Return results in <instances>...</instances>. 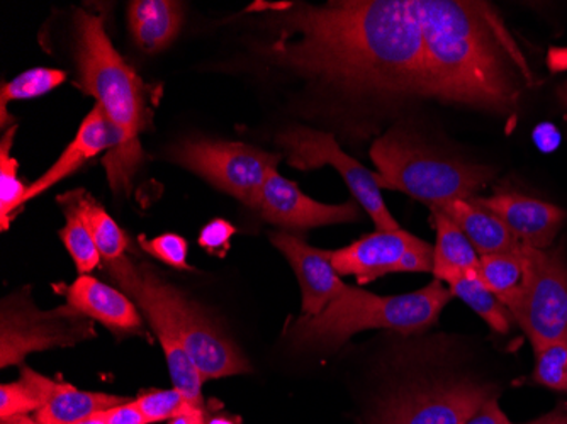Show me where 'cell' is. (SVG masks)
Listing matches in <instances>:
<instances>
[{"mask_svg":"<svg viewBox=\"0 0 567 424\" xmlns=\"http://www.w3.org/2000/svg\"><path fill=\"white\" fill-rule=\"evenodd\" d=\"M260 6L272 12L267 55L274 65L350 101L425 99L415 0Z\"/></svg>","mask_w":567,"mask_h":424,"instance_id":"cell-1","label":"cell"},{"mask_svg":"<svg viewBox=\"0 0 567 424\" xmlns=\"http://www.w3.org/2000/svg\"><path fill=\"white\" fill-rule=\"evenodd\" d=\"M423 33L425 99L513 114L525 82V56L495 9L467 0H415Z\"/></svg>","mask_w":567,"mask_h":424,"instance_id":"cell-2","label":"cell"},{"mask_svg":"<svg viewBox=\"0 0 567 424\" xmlns=\"http://www.w3.org/2000/svg\"><path fill=\"white\" fill-rule=\"evenodd\" d=\"M73 48L79 87L97 99L120 138L116 148L104 158L110 187L114 196H127L145 161L140 135L148 130L152 120L148 85L117 53L99 15L76 12Z\"/></svg>","mask_w":567,"mask_h":424,"instance_id":"cell-3","label":"cell"},{"mask_svg":"<svg viewBox=\"0 0 567 424\" xmlns=\"http://www.w3.org/2000/svg\"><path fill=\"white\" fill-rule=\"evenodd\" d=\"M451 299V290L441 280L403 296H375L349 286L320 314L295 321L289 337L299 349L331 350L360 331L419 333L436 323Z\"/></svg>","mask_w":567,"mask_h":424,"instance_id":"cell-4","label":"cell"},{"mask_svg":"<svg viewBox=\"0 0 567 424\" xmlns=\"http://www.w3.org/2000/svg\"><path fill=\"white\" fill-rule=\"evenodd\" d=\"M371 158L382 189L401 190L430 209L451 200H471L495 177L492 168L436 155L404 131H390L374 142Z\"/></svg>","mask_w":567,"mask_h":424,"instance_id":"cell-5","label":"cell"},{"mask_svg":"<svg viewBox=\"0 0 567 424\" xmlns=\"http://www.w3.org/2000/svg\"><path fill=\"white\" fill-rule=\"evenodd\" d=\"M136 272L143 286L164 306L203 381L251 372L250 363L234 341L183 290L162 279L150 265L136 263Z\"/></svg>","mask_w":567,"mask_h":424,"instance_id":"cell-6","label":"cell"},{"mask_svg":"<svg viewBox=\"0 0 567 424\" xmlns=\"http://www.w3.org/2000/svg\"><path fill=\"white\" fill-rule=\"evenodd\" d=\"M171 158L257 210L264 184L270 172L277 170L282 153L245 143L187 139L172 148Z\"/></svg>","mask_w":567,"mask_h":424,"instance_id":"cell-7","label":"cell"},{"mask_svg":"<svg viewBox=\"0 0 567 424\" xmlns=\"http://www.w3.org/2000/svg\"><path fill=\"white\" fill-rule=\"evenodd\" d=\"M0 365L22 362L25 355L56 347H73L95 337L94 321L70 304L53 311L34 308L28 290L4 299L0 320Z\"/></svg>","mask_w":567,"mask_h":424,"instance_id":"cell-8","label":"cell"},{"mask_svg":"<svg viewBox=\"0 0 567 424\" xmlns=\"http://www.w3.org/2000/svg\"><path fill=\"white\" fill-rule=\"evenodd\" d=\"M279 145L288 164L299 170H315L324 165L337 168L359 206L364 207L375 223L378 231L400 229L382 199L381 175L347 155L331 133L305 126L289 127L279 136Z\"/></svg>","mask_w":567,"mask_h":424,"instance_id":"cell-9","label":"cell"},{"mask_svg":"<svg viewBox=\"0 0 567 424\" xmlns=\"http://www.w3.org/2000/svg\"><path fill=\"white\" fill-rule=\"evenodd\" d=\"M498 389L473 381L411 389L384 401L369 424H464Z\"/></svg>","mask_w":567,"mask_h":424,"instance_id":"cell-10","label":"cell"},{"mask_svg":"<svg viewBox=\"0 0 567 424\" xmlns=\"http://www.w3.org/2000/svg\"><path fill=\"white\" fill-rule=\"evenodd\" d=\"M513 320L534 350L567 337V258L564 244L535 254L530 286Z\"/></svg>","mask_w":567,"mask_h":424,"instance_id":"cell-11","label":"cell"},{"mask_svg":"<svg viewBox=\"0 0 567 424\" xmlns=\"http://www.w3.org/2000/svg\"><path fill=\"white\" fill-rule=\"evenodd\" d=\"M330 260L340 276L369 283L388 273L432 272L433 248L403 229L375 231L349 247L331 250Z\"/></svg>","mask_w":567,"mask_h":424,"instance_id":"cell-12","label":"cell"},{"mask_svg":"<svg viewBox=\"0 0 567 424\" xmlns=\"http://www.w3.org/2000/svg\"><path fill=\"white\" fill-rule=\"evenodd\" d=\"M104 270L120 286L124 294L132 299L142 309L143 314L146 316V321H148L150 327L157 334L162 349H164L174 387L183 391L196 406H204V381L200 379L194 363L190 362L183 341L178 338L177 330H175L174 323L168 318L164 306L155 299V296L140 280L135 261L130 260L127 257L104 261Z\"/></svg>","mask_w":567,"mask_h":424,"instance_id":"cell-13","label":"cell"},{"mask_svg":"<svg viewBox=\"0 0 567 424\" xmlns=\"http://www.w3.org/2000/svg\"><path fill=\"white\" fill-rule=\"evenodd\" d=\"M260 215L286 229H309L320 226L343 225L360 218L359 203L347 200L339 206L321 204L305 196L295 182L272 170L264 184L259 204Z\"/></svg>","mask_w":567,"mask_h":424,"instance_id":"cell-14","label":"cell"},{"mask_svg":"<svg viewBox=\"0 0 567 424\" xmlns=\"http://www.w3.org/2000/svg\"><path fill=\"white\" fill-rule=\"evenodd\" d=\"M274 247L288 258L302 290V312L318 316L330 302L342 296L347 283L340 279L330 260V251L318 250L291 232L270 235Z\"/></svg>","mask_w":567,"mask_h":424,"instance_id":"cell-15","label":"cell"},{"mask_svg":"<svg viewBox=\"0 0 567 424\" xmlns=\"http://www.w3.org/2000/svg\"><path fill=\"white\" fill-rule=\"evenodd\" d=\"M471 203L498 216L522 245L549 250L566 221V213L554 204L522 194L473 197Z\"/></svg>","mask_w":567,"mask_h":424,"instance_id":"cell-16","label":"cell"},{"mask_svg":"<svg viewBox=\"0 0 567 424\" xmlns=\"http://www.w3.org/2000/svg\"><path fill=\"white\" fill-rule=\"evenodd\" d=\"M66 304L82 314L106 327L111 333L142 334L143 320L138 306L124 294L91 276H81L70 287L63 289Z\"/></svg>","mask_w":567,"mask_h":424,"instance_id":"cell-17","label":"cell"},{"mask_svg":"<svg viewBox=\"0 0 567 424\" xmlns=\"http://www.w3.org/2000/svg\"><path fill=\"white\" fill-rule=\"evenodd\" d=\"M117 143H120V138H117L116 130L107 120L101 105H95L76 131L73 142L63 149L59 161L51 165L47 174L41 175L34 184L30 185L28 200L41 196L44 190L50 189L53 185L62 182L63 178L72 175L73 172L84 167L99 153L106 152V149L113 152Z\"/></svg>","mask_w":567,"mask_h":424,"instance_id":"cell-18","label":"cell"},{"mask_svg":"<svg viewBox=\"0 0 567 424\" xmlns=\"http://www.w3.org/2000/svg\"><path fill=\"white\" fill-rule=\"evenodd\" d=\"M535 254V248L520 244L515 250L480 258L477 277L508 308L512 316L517 314L527 294Z\"/></svg>","mask_w":567,"mask_h":424,"instance_id":"cell-19","label":"cell"},{"mask_svg":"<svg viewBox=\"0 0 567 424\" xmlns=\"http://www.w3.org/2000/svg\"><path fill=\"white\" fill-rule=\"evenodd\" d=\"M183 18V6L172 0H135L127 8L133 40L146 53L171 46L181 31Z\"/></svg>","mask_w":567,"mask_h":424,"instance_id":"cell-20","label":"cell"},{"mask_svg":"<svg viewBox=\"0 0 567 424\" xmlns=\"http://www.w3.org/2000/svg\"><path fill=\"white\" fill-rule=\"evenodd\" d=\"M467 236L480 257L515 250L520 241L506 228L505 223L487 209L471 200H451L439 207Z\"/></svg>","mask_w":567,"mask_h":424,"instance_id":"cell-21","label":"cell"},{"mask_svg":"<svg viewBox=\"0 0 567 424\" xmlns=\"http://www.w3.org/2000/svg\"><path fill=\"white\" fill-rule=\"evenodd\" d=\"M432 218L436 229L432 269L435 280L451 286L462 277L477 272L481 257L473 244L467 240V236L439 207H433Z\"/></svg>","mask_w":567,"mask_h":424,"instance_id":"cell-22","label":"cell"},{"mask_svg":"<svg viewBox=\"0 0 567 424\" xmlns=\"http://www.w3.org/2000/svg\"><path fill=\"white\" fill-rule=\"evenodd\" d=\"M124 401H127L126 397L120 395L79 391L66 382H55L50 397L34 420L41 424H75L76 421L104 413Z\"/></svg>","mask_w":567,"mask_h":424,"instance_id":"cell-23","label":"cell"},{"mask_svg":"<svg viewBox=\"0 0 567 424\" xmlns=\"http://www.w3.org/2000/svg\"><path fill=\"white\" fill-rule=\"evenodd\" d=\"M59 203L72 207L81 216L92 240L97 245L102 260L113 261L124 257V251L130 247V238L97 200L92 199L85 190L79 189L59 197Z\"/></svg>","mask_w":567,"mask_h":424,"instance_id":"cell-24","label":"cell"},{"mask_svg":"<svg viewBox=\"0 0 567 424\" xmlns=\"http://www.w3.org/2000/svg\"><path fill=\"white\" fill-rule=\"evenodd\" d=\"M51 379L22 366L21 379L0 387V417L2 421L38 413L47 403Z\"/></svg>","mask_w":567,"mask_h":424,"instance_id":"cell-25","label":"cell"},{"mask_svg":"<svg viewBox=\"0 0 567 424\" xmlns=\"http://www.w3.org/2000/svg\"><path fill=\"white\" fill-rule=\"evenodd\" d=\"M449 290H451L452 296L466 302L493 331L502 334L508 333L513 321H515L512 312L493 294L492 290L481 282L477 272L462 277L457 282L451 283Z\"/></svg>","mask_w":567,"mask_h":424,"instance_id":"cell-26","label":"cell"},{"mask_svg":"<svg viewBox=\"0 0 567 424\" xmlns=\"http://www.w3.org/2000/svg\"><path fill=\"white\" fill-rule=\"evenodd\" d=\"M16 126L6 131L4 138L0 142V223L2 231H8L16 210L28 203L30 187L22 184L18 177L19 164L11 156L12 143H14Z\"/></svg>","mask_w":567,"mask_h":424,"instance_id":"cell-27","label":"cell"},{"mask_svg":"<svg viewBox=\"0 0 567 424\" xmlns=\"http://www.w3.org/2000/svg\"><path fill=\"white\" fill-rule=\"evenodd\" d=\"M66 81V73L56 69H33L16 76L9 84H2L0 89V116L2 127L9 130L8 104L14 101H28V99L40 97Z\"/></svg>","mask_w":567,"mask_h":424,"instance_id":"cell-28","label":"cell"},{"mask_svg":"<svg viewBox=\"0 0 567 424\" xmlns=\"http://www.w3.org/2000/svg\"><path fill=\"white\" fill-rule=\"evenodd\" d=\"M62 209L65 213L66 225L60 231V238L69 250L70 257L75 261L76 270L82 276H87L95 267H99L102 260L97 245L92 240L91 232L85 228L81 216L76 215L72 207L62 206Z\"/></svg>","mask_w":567,"mask_h":424,"instance_id":"cell-29","label":"cell"},{"mask_svg":"<svg viewBox=\"0 0 567 424\" xmlns=\"http://www.w3.org/2000/svg\"><path fill=\"white\" fill-rule=\"evenodd\" d=\"M534 381L550 391L567 392V337L535 352Z\"/></svg>","mask_w":567,"mask_h":424,"instance_id":"cell-30","label":"cell"},{"mask_svg":"<svg viewBox=\"0 0 567 424\" xmlns=\"http://www.w3.org/2000/svg\"><path fill=\"white\" fill-rule=\"evenodd\" d=\"M135 403L148 424L172 420L194 404L183 391L175 387L167 389V391L153 389V391L143 392L136 397Z\"/></svg>","mask_w":567,"mask_h":424,"instance_id":"cell-31","label":"cell"},{"mask_svg":"<svg viewBox=\"0 0 567 424\" xmlns=\"http://www.w3.org/2000/svg\"><path fill=\"white\" fill-rule=\"evenodd\" d=\"M138 241L146 254L164 261L168 267H174V269L178 270L189 269V263H187L189 244L184 240L183 236L175 235V232H165V235L157 236L153 240H146L145 236L142 235Z\"/></svg>","mask_w":567,"mask_h":424,"instance_id":"cell-32","label":"cell"},{"mask_svg":"<svg viewBox=\"0 0 567 424\" xmlns=\"http://www.w3.org/2000/svg\"><path fill=\"white\" fill-rule=\"evenodd\" d=\"M235 232H237V228L231 223L226 221V219H213L209 225L200 229L199 245L209 255L225 257L228 254L229 244H231Z\"/></svg>","mask_w":567,"mask_h":424,"instance_id":"cell-33","label":"cell"},{"mask_svg":"<svg viewBox=\"0 0 567 424\" xmlns=\"http://www.w3.org/2000/svg\"><path fill=\"white\" fill-rule=\"evenodd\" d=\"M107 424H148L135 401H124L102 413Z\"/></svg>","mask_w":567,"mask_h":424,"instance_id":"cell-34","label":"cell"},{"mask_svg":"<svg viewBox=\"0 0 567 424\" xmlns=\"http://www.w3.org/2000/svg\"><path fill=\"white\" fill-rule=\"evenodd\" d=\"M532 139H534L535 146L543 153L556 152L560 146V142H563L559 130L553 123L537 124L534 133H532Z\"/></svg>","mask_w":567,"mask_h":424,"instance_id":"cell-35","label":"cell"},{"mask_svg":"<svg viewBox=\"0 0 567 424\" xmlns=\"http://www.w3.org/2000/svg\"><path fill=\"white\" fill-rule=\"evenodd\" d=\"M464 424H513L498 404V397L484 403L477 413H474Z\"/></svg>","mask_w":567,"mask_h":424,"instance_id":"cell-36","label":"cell"},{"mask_svg":"<svg viewBox=\"0 0 567 424\" xmlns=\"http://www.w3.org/2000/svg\"><path fill=\"white\" fill-rule=\"evenodd\" d=\"M208 420H206V411H204V406H196V404H190L187 410H184L183 413L177 414V416L172 417L171 423L168 424H206Z\"/></svg>","mask_w":567,"mask_h":424,"instance_id":"cell-37","label":"cell"},{"mask_svg":"<svg viewBox=\"0 0 567 424\" xmlns=\"http://www.w3.org/2000/svg\"><path fill=\"white\" fill-rule=\"evenodd\" d=\"M206 424H241L240 417H231V416H213L209 417L208 423Z\"/></svg>","mask_w":567,"mask_h":424,"instance_id":"cell-38","label":"cell"},{"mask_svg":"<svg viewBox=\"0 0 567 424\" xmlns=\"http://www.w3.org/2000/svg\"><path fill=\"white\" fill-rule=\"evenodd\" d=\"M549 424H567V407L554 410V416Z\"/></svg>","mask_w":567,"mask_h":424,"instance_id":"cell-39","label":"cell"},{"mask_svg":"<svg viewBox=\"0 0 567 424\" xmlns=\"http://www.w3.org/2000/svg\"><path fill=\"white\" fill-rule=\"evenodd\" d=\"M75 424H107L102 413L94 414V416L85 417V420L76 421Z\"/></svg>","mask_w":567,"mask_h":424,"instance_id":"cell-40","label":"cell"},{"mask_svg":"<svg viewBox=\"0 0 567 424\" xmlns=\"http://www.w3.org/2000/svg\"><path fill=\"white\" fill-rule=\"evenodd\" d=\"M2 424H41L28 416L14 417V420L2 421Z\"/></svg>","mask_w":567,"mask_h":424,"instance_id":"cell-41","label":"cell"},{"mask_svg":"<svg viewBox=\"0 0 567 424\" xmlns=\"http://www.w3.org/2000/svg\"><path fill=\"white\" fill-rule=\"evenodd\" d=\"M554 411H550V413H547L546 416L537 417V420L530 421V423L527 424H549L550 420H553Z\"/></svg>","mask_w":567,"mask_h":424,"instance_id":"cell-42","label":"cell"},{"mask_svg":"<svg viewBox=\"0 0 567 424\" xmlns=\"http://www.w3.org/2000/svg\"><path fill=\"white\" fill-rule=\"evenodd\" d=\"M557 95H559L560 102L567 107V82L566 84L560 85L559 91H557Z\"/></svg>","mask_w":567,"mask_h":424,"instance_id":"cell-43","label":"cell"}]
</instances>
